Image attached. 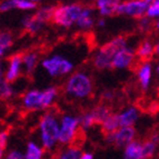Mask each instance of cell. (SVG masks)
<instances>
[{
    "mask_svg": "<svg viewBox=\"0 0 159 159\" xmlns=\"http://www.w3.org/2000/svg\"><path fill=\"white\" fill-rule=\"evenodd\" d=\"M13 95V89L11 87L10 82H8L3 77H1L0 79V96L1 98L5 100V99H9L11 96Z\"/></svg>",
    "mask_w": 159,
    "mask_h": 159,
    "instance_id": "obj_29",
    "label": "cell"
},
{
    "mask_svg": "<svg viewBox=\"0 0 159 159\" xmlns=\"http://www.w3.org/2000/svg\"><path fill=\"white\" fill-rule=\"evenodd\" d=\"M84 7L77 3L67 6H59L53 9L52 21L65 28H69L76 24Z\"/></svg>",
    "mask_w": 159,
    "mask_h": 159,
    "instance_id": "obj_5",
    "label": "cell"
},
{
    "mask_svg": "<svg viewBox=\"0 0 159 159\" xmlns=\"http://www.w3.org/2000/svg\"><path fill=\"white\" fill-rule=\"evenodd\" d=\"M137 77L141 88L143 90H147L151 82V77H152V66L149 61H143V64L138 67Z\"/></svg>",
    "mask_w": 159,
    "mask_h": 159,
    "instance_id": "obj_13",
    "label": "cell"
},
{
    "mask_svg": "<svg viewBox=\"0 0 159 159\" xmlns=\"http://www.w3.org/2000/svg\"><path fill=\"white\" fill-rule=\"evenodd\" d=\"M91 110H93V115H95L96 120H97V124H98V125H101L103 120L107 119V118L111 115L110 109H109L107 106H105V105L96 106L95 108H93Z\"/></svg>",
    "mask_w": 159,
    "mask_h": 159,
    "instance_id": "obj_27",
    "label": "cell"
},
{
    "mask_svg": "<svg viewBox=\"0 0 159 159\" xmlns=\"http://www.w3.org/2000/svg\"><path fill=\"white\" fill-rule=\"evenodd\" d=\"M80 126L79 117L72 115H64L60 118V134H59V143L60 146H70L74 145L79 134Z\"/></svg>",
    "mask_w": 159,
    "mask_h": 159,
    "instance_id": "obj_4",
    "label": "cell"
},
{
    "mask_svg": "<svg viewBox=\"0 0 159 159\" xmlns=\"http://www.w3.org/2000/svg\"><path fill=\"white\" fill-rule=\"evenodd\" d=\"M159 146V133H154L149 136L147 140L143 143V159H152L157 154Z\"/></svg>",
    "mask_w": 159,
    "mask_h": 159,
    "instance_id": "obj_15",
    "label": "cell"
},
{
    "mask_svg": "<svg viewBox=\"0 0 159 159\" xmlns=\"http://www.w3.org/2000/svg\"><path fill=\"white\" fill-rule=\"evenodd\" d=\"M39 56L34 51H28V52L22 55V66L25 68V72L27 75H31L37 68Z\"/></svg>",
    "mask_w": 159,
    "mask_h": 159,
    "instance_id": "obj_19",
    "label": "cell"
},
{
    "mask_svg": "<svg viewBox=\"0 0 159 159\" xmlns=\"http://www.w3.org/2000/svg\"><path fill=\"white\" fill-rule=\"evenodd\" d=\"M9 141V131L6 129L1 130L0 133V156L2 158L6 154V148L8 146Z\"/></svg>",
    "mask_w": 159,
    "mask_h": 159,
    "instance_id": "obj_30",
    "label": "cell"
},
{
    "mask_svg": "<svg viewBox=\"0 0 159 159\" xmlns=\"http://www.w3.org/2000/svg\"><path fill=\"white\" fill-rule=\"evenodd\" d=\"M47 150L40 143L31 140L26 145L24 151L25 159H46Z\"/></svg>",
    "mask_w": 159,
    "mask_h": 159,
    "instance_id": "obj_14",
    "label": "cell"
},
{
    "mask_svg": "<svg viewBox=\"0 0 159 159\" xmlns=\"http://www.w3.org/2000/svg\"><path fill=\"white\" fill-rule=\"evenodd\" d=\"M32 2H34V3H37V2H39V1H41V0H31Z\"/></svg>",
    "mask_w": 159,
    "mask_h": 159,
    "instance_id": "obj_41",
    "label": "cell"
},
{
    "mask_svg": "<svg viewBox=\"0 0 159 159\" xmlns=\"http://www.w3.org/2000/svg\"><path fill=\"white\" fill-rule=\"evenodd\" d=\"M1 159H25L24 152L19 149H11L7 151Z\"/></svg>",
    "mask_w": 159,
    "mask_h": 159,
    "instance_id": "obj_34",
    "label": "cell"
},
{
    "mask_svg": "<svg viewBox=\"0 0 159 159\" xmlns=\"http://www.w3.org/2000/svg\"><path fill=\"white\" fill-rule=\"evenodd\" d=\"M125 47H127V40L125 37L120 36V37L114 38L97 50L93 58V66L99 70L112 68V60L115 55Z\"/></svg>",
    "mask_w": 159,
    "mask_h": 159,
    "instance_id": "obj_2",
    "label": "cell"
},
{
    "mask_svg": "<svg viewBox=\"0 0 159 159\" xmlns=\"http://www.w3.org/2000/svg\"><path fill=\"white\" fill-rule=\"evenodd\" d=\"M12 9H16L13 0H3L1 5H0V11L1 12H7V11H10Z\"/></svg>",
    "mask_w": 159,
    "mask_h": 159,
    "instance_id": "obj_35",
    "label": "cell"
},
{
    "mask_svg": "<svg viewBox=\"0 0 159 159\" xmlns=\"http://www.w3.org/2000/svg\"><path fill=\"white\" fill-rule=\"evenodd\" d=\"M41 66L52 77L68 75L74 69V64L71 61L59 55H53V56L43 59Z\"/></svg>",
    "mask_w": 159,
    "mask_h": 159,
    "instance_id": "obj_6",
    "label": "cell"
},
{
    "mask_svg": "<svg viewBox=\"0 0 159 159\" xmlns=\"http://www.w3.org/2000/svg\"><path fill=\"white\" fill-rule=\"evenodd\" d=\"M80 119V126L84 130L90 129L91 127H93L95 125H97V120H96V117L93 115V110H89V111L82 114L79 117Z\"/></svg>",
    "mask_w": 159,
    "mask_h": 159,
    "instance_id": "obj_26",
    "label": "cell"
},
{
    "mask_svg": "<svg viewBox=\"0 0 159 159\" xmlns=\"http://www.w3.org/2000/svg\"><path fill=\"white\" fill-rule=\"evenodd\" d=\"M138 26H139V29L141 30V31L146 32V31H149V30L151 29V27H152V21H151V18H149V17H143V18L139 19V24H138Z\"/></svg>",
    "mask_w": 159,
    "mask_h": 159,
    "instance_id": "obj_33",
    "label": "cell"
},
{
    "mask_svg": "<svg viewBox=\"0 0 159 159\" xmlns=\"http://www.w3.org/2000/svg\"><path fill=\"white\" fill-rule=\"evenodd\" d=\"M59 134H60V117L55 111H47L41 116L38 122L39 143L47 150L53 152L58 148Z\"/></svg>",
    "mask_w": 159,
    "mask_h": 159,
    "instance_id": "obj_1",
    "label": "cell"
},
{
    "mask_svg": "<svg viewBox=\"0 0 159 159\" xmlns=\"http://www.w3.org/2000/svg\"><path fill=\"white\" fill-rule=\"evenodd\" d=\"M93 88L91 78L85 72L78 71L69 77L65 86V90L68 96L77 99H84L88 98L91 95Z\"/></svg>",
    "mask_w": 159,
    "mask_h": 159,
    "instance_id": "obj_3",
    "label": "cell"
},
{
    "mask_svg": "<svg viewBox=\"0 0 159 159\" xmlns=\"http://www.w3.org/2000/svg\"><path fill=\"white\" fill-rule=\"evenodd\" d=\"M76 25L80 29H89L93 26V9L84 8L80 13Z\"/></svg>",
    "mask_w": 159,
    "mask_h": 159,
    "instance_id": "obj_22",
    "label": "cell"
},
{
    "mask_svg": "<svg viewBox=\"0 0 159 159\" xmlns=\"http://www.w3.org/2000/svg\"><path fill=\"white\" fill-rule=\"evenodd\" d=\"M155 53V46L152 45V41L146 39L141 41L140 45L136 49V57L139 58L141 61H149V59Z\"/></svg>",
    "mask_w": 159,
    "mask_h": 159,
    "instance_id": "obj_18",
    "label": "cell"
},
{
    "mask_svg": "<svg viewBox=\"0 0 159 159\" xmlns=\"http://www.w3.org/2000/svg\"><path fill=\"white\" fill-rule=\"evenodd\" d=\"M154 0H128L121 2L117 9V15H126L140 19L146 16L149 6Z\"/></svg>",
    "mask_w": 159,
    "mask_h": 159,
    "instance_id": "obj_7",
    "label": "cell"
},
{
    "mask_svg": "<svg viewBox=\"0 0 159 159\" xmlns=\"http://www.w3.org/2000/svg\"><path fill=\"white\" fill-rule=\"evenodd\" d=\"M13 1L16 8L20 10H34L37 7V5L32 2L31 0H13Z\"/></svg>",
    "mask_w": 159,
    "mask_h": 159,
    "instance_id": "obj_31",
    "label": "cell"
},
{
    "mask_svg": "<svg viewBox=\"0 0 159 159\" xmlns=\"http://www.w3.org/2000/svg\"><path fill=\"white\" fill-rule=\"evenodd\" d=\"M136 58V50H133L131 48L125 47L120 49L115 55L112 60V68L115 69H126L131 67Z\"/></svg>",
    "mask_w": 159,
    "mask_h": 159,
    "instance_id": "obj_9",
    "label": "cell"
},
{
    "mask_svg": "<svg viewBox=\"0 0 159 159\" xmlns=\"http://www.w3.org/2000/svg\"><path fill=\"white\" fill-rule=\"evenodd\" d=\"M13 38L9 31H2L0 34V56L3 57L5 53L10 49L12 46Z\"/></svg>",
    "mask_w": 159,
    "mask_h": 159,
    "instance_id": "obj_25",
    "label": "cell"
},
{
    "mask_svg": "<svg viewBox=\"0 0 159 159\" xmlns=\"http://www.w3.org/2000/svg\"><path fill=\"white\" fill-rule=\"evenodd\" d=\"M146 16L149 18H157L159 17V0H154L149 6Z\"/></svg>",
    "mask_w": 159,
    "mask_h": 159,
    "instance_id": "obj_32",
    "label": "cell"
},
{
    "mask_svg": "<svg viewBox=\"0 0 159 159\" xmlns=\"http://www.w3.org/2000/svg\"><path fill=\"white\" fill-rule=\"evenodd\" d=\"M102 98L105 100H111L114 98V93H111V91H105L102 93Z\"/></svg>",
    "mask_w": 159,
    "mask_h": 159,
    "instance_id": "obj_36",
    "label": "cell"
},
{
    "mask_svg": "<svg viewBox=\"0 0 159 159\" xmlns=\"http://www.w3.org/2000/svg\"><path fill=\"white\" fill-rule=\"evenodd\" d=\"M122 151L124 159H143V143L140 140H134L128 143Z\"/></svg>",
    "mask_w": 159,
    "mask_h": 159,
    "instance_id": "obj_17",
    "label": "cell"
},
{
    "mask_svg": "<svg viewBox=\"0 0 159 159\" xmlns=\"http://www.w3.org/2000/svg\"><path fill=\"white\" fill-rule=\"evenodd\" d=\"M22 67V55H13L9 58L8 68L5 75V79L8 82H13L18 79V77L21 74Z\"/></svg>",
    "mask_w": 159,
    "mask_h": 159,
    "instance_id": "obj_11",
    "label": "cell"
},
{
    "mask_svg": "<svg viewBox=\"0 0 159 159\" xmlns=\"http://www.w3.org/2000/svg\"><path fill=\"white\" fill-rule=\"evenodd\" d=\"M155 27H156L157 29L159 30V19H158V20H157V22H156V24H155Z\"/></svg>",
    "mask_w": 159,
    "mask_h": 159,
    "instance_id": "obj_40",
    "label": "cell"
},
{
    "mask_svg": "<svg viewBox=\"0 0 159 159\" xmlns=\"http://www.w3.org/2000/svg\"><path fill=\"white\" fill-rule=\"evenodd\" d=\"M137 131L134 127H120L112 134L106 135V141L118 148H125L128 143L136 140Z\"/></svg>",
    "mask_w": 159,
    "mask_h": 159,
    "instance_id": "obj_8",
    "label": "cell"
},
{
    "mask_svg": "<svg viewBox=\"0 0 159 159\" xmlns=\"http://www.w3.org/2000/svg\"><path fill=\"white\" fill-rule=\"evenodd\" d=\"M97 25H98L99 27H103L105 25H106V21H105V19H103V18H100V19L98 20V21H97Z\"/></svg>",
    "mask_w": 159,
    "mask_h": 159,
    "instance_id": "obj_38",
    "label": "cell"
},
{
    "mask_svg": "<svg viewBox=\"0 0 159 159\" xmlns=\"http://www.w3.org/2000/svg\"><path fill=\"white\" fill-rule=\"evenodd\" d=\"M53 159H56V158H53Z\"/></svg>",
    "mask_w": 159,
    "mask_h": 159,
    "instance_id": "obj_43",
    "label": "cell"
},
{
    "mask_svg": "<svg viewBox=\"0 0 159 159\" xmlns=\"http://www.w3.org/2000/svg\"><path fill=\"white\" fill-rule=\"evenodd\" d=\"M22 107L26 110L29 111H37V110H43V91L32 89V90L27 91L21 99Z\"/></svg>",
    "mask_w": 159,
    "mask_h": 159,
    "instance_id": "obj_10",
    "label": "cell"
},
{
    "mask_svg": "<svg viewBox=\"0 0 159 159\" xmlns=\"http://www.w3.org/2000/svg\"><path fill=\"white\" fill-rule=\"evenodd\" d=\"M155 55L159 57V41L155 45Z\"/></svg>",
    "mask_w": 159,
    "mask_h": 159,
    "instance_id": "obj_39",
    "label": "cell"
},
{
    "mask_svg": "<svg viewBox=\"0 0 159 159\" xmlns=\"http://www.w3.org/2000/svg\"><path fill=\"white\" fill-rule=\"evenodd\" d=\"M157 74H158V76H159V64H158V66H157Z\"/></svg>",
    "mask_w": 159,
    "mask_h": 159,
    "instance_id": "obj_42",
    "label": "cell"
},
{
    "mask_svg": "<svg viewBox=\"0 0 159 159\" xmlns=\"http://www.w3.org/2000/svg\"><path fill=\"white\" fill-rule=\"evenodd\" d=\"M79 159H93V152L86 151V152H82Z\"/></svg>",
    "mask_w": 159,
    "mask_h": 159,
    "instance_id": "obj_37",
    "label": "cell"
},
{
    "mask_svg": "<svg viewBox=\"0 0 159 159\" xmlns=\"http://www.w3.org/2000/svg\"><path fill=\"white\" fill-rule=\"evenodd\" d=\"M53 9L55 8H52V7H43V8H40L37 12L34 13V16L36 17L40 22L46 24V22L52 20Z\"/></svg>",
    "mask_w": 159,
    "mask_h": 159,
    "instance_id": "obj_28",
    "label": "cell"
},
{
    "mask_svg": "<svg viewBox=\"0 0 159 159\" xmlns=\"http://www.w3.org/2000/svg\"><path fill=\"white\" fill-rule=\"evenodd\" d=\"M117 115H118L120 127H134L139 118V110L137 107L130 106Z\"/></svg>",
    "mask_w": 159,
    "mask_h": 159,
    "instance_id": "obj_12",
    "label": "cell"
},
{
    "mask_svg": "<svg viewBox=\"0 0 159 159\" xmlns=\"http://www.w3.org/2000/svg\"><path fill=\"white\" fill-rule=\"evenodd\" d=\"M81 149L77 145L65 146L57 155L56 159H79L81 156Z\"/></svg>",
    "mask_w": 159,
    "mask_h": 159,
    "instance_id": "obj_20",
    "label": "cell"
},
{
    "mask_svg": "<svg viewBox=\"0 0 159 159\" xmlns=\"http://www.w3.org/2000/svg\"><path fill=\"white\" fill-rule=\"evenodd\" d=\"M58 96V89L56 87H48L43 91V109L50 108Z\"/></svg>",
    "mask_w": 159,
    "mask_h": 159,
    "instance_id": "obj_24",
    "label": "cell"
},
{
    "mask_svg": "<svg viewBox=\"0 0 159 159\" xmlns=\"http://www.w3.org/2000/svg\"><path fill=\"white\" fill-rule=\"evenodd\" d=\"M120 0H97L96 7L97 10L102 17L112 16L114 13H117V9L120 5Z\"/></svg>",
    "mask_w": 159,
    "mask_h": 159,
    "instance_id": "obj_16",
    "label": "cell"
},
{
    "mask_svg": "<svg viewBox=\"0 0 159 159\" xmlns=\"http://www.w3.org/2000/svg\"><path fill=\"white\" fill-rule=\"evenodd\" d=\"M43 22H40L34 16H27L22 20V27H24L26 31H28L29 34H37L41 30V28L43 27Z\"/></svg>",
    "mask_w": 159,
    "mask_h": 159,
    "instance_id": "obj_23",
    "label": "cell"
},
{
    "mask_svg": "<svg viewBox=\"0 0 159 159\" xmlns=\"http://www.w3.org/2000/svg\"><path fill=\"white\" fill-rule=\"evenodd\" d=\"M100 126H101V130H102L106 135H109V134H112V133H115V131H117V130L120 128L118 115L111 114L107 119L103 120Z\"/></svg>",
    "mask_w": 159,
    "mask_h": 159,
    "instance_id": "obj_21",
    "label": "cell"
}]
</instances>
